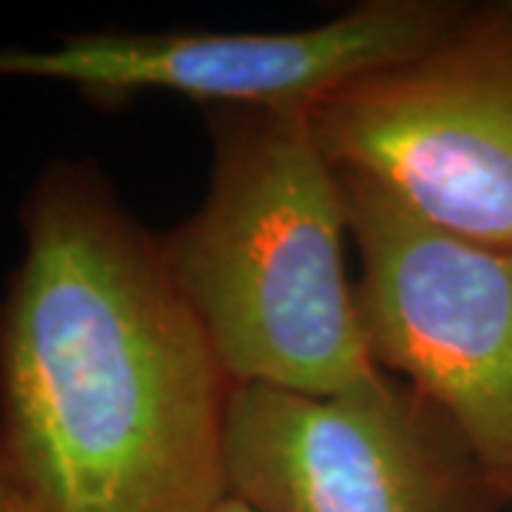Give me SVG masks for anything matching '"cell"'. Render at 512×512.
<instances>
[{
	"label": "cell",
	"mask_w": 512,
	"mask_h": 512,
	"mask_svg": "<svg viewBox=\"0 0 512 512\" xmlns=\"http://www.w3.org/2000/svg\"><path fill=\"white\" fill-rule=\"evenodd\" d=\"M0 299V467L37 512H214L234 390L160 237L80 160L20 208Z\"/></svg>",
	"instance_id": "1"
},
{
	"label": "cell",
	"mask_w": 512,
	"mask_h": 512,
	"mask_svg": "<svg viewBox=\"0 0 512 512\" xmlns=\"http://www.w3.org/2000/svg\"><path fill=\"white\" fill-rule=\"evenodd\" d=\"M208 123V191L160 245L225 376L302 396L376 382L345 265V188L311 109H211Z\"/></svg>",
	"instance_id": "2"
},
{
	"label": "cell",
	"mask_w": 512,
	"mask_h": 512,
	"mask_svg": "<svg viewBox=\"0 0 512 512\" xmlns=\"http://www.w3.org/2000/svg\"><path fill=\"white\" fill-rule=\"evenodd\" d=\"M319 146L458 237L512 248V0L467 6L416 55L311 109Z\"/></svg>",
	"instance_id": "3"
},
{
	"label": "cell",
	"mask_w": 512,
	"mask_h": 512,
	"mask_svg": "<svg viewBox=\"0 0 512 512\" xmlns=\"http://www.w3.org/2000/svg\"><path fill=\"white\" fill-rule=\"evenodd\" d=\"M339 177L370 359L453 421L512 504V248L439 228L362 174Z\"/></svg>",
	"instance_id": "4"
},
{
	"label": "cell",
	"mask_w": 512,
	"mask_h": 512,
	"mask_svg": "<svg viewBox=\"0 0 512 512\" xmlns=\"http://www.w3.org/2000/svg\"><path fill=\"white\" fill-rule=\"evenodd\" d=\"M225 493L254 512H498L453 421L393 376L336 396L234 384Z\"/></svg>",
	"instance_id": "5"
},
{
	"label": "cell",
	"mask_w": 512,
	"mask_h": 512,
	"mask_svg": "<svg viewBox=\"0 0 512 512\" xmlns=\"http://www.w3.org/2000/svg\"><path fill=\"white\" fill-rule=\"evenodd\" d=\"M453 0H367L291 32H80L46 49L0 46V77L74 86L92 103L180 94L211 109H313L345 83L430 46Z\"/></svg>",
	"instance_id": "6"
},
{
	"label": "cell",
	"mask_w": 512,
	"mask_h": 512,
	"mask_svg": "<svg viewBox=\"0 0 512 512\" xmlns=\"http://www.w3.org/2000/svg\"><path fill=\"white\" fill-rule=\"evenodd\" d=\"M0 512H37V507L23 495L18 484L6 476V470L0 467Z\"/></svg>",
	"instance_id": "7"
},
{
	"label": "cell",
	"mask_w": 512,
	"mask_h": 512,
	"mask_svg": "<svg viewBox=\"0 0 512 512\" xmlns=\"http://www.w3.org/2000/svg\"><path fill=\"white\" fill-rule=\"evenodd\" d=\"M214 512H254V510H248L245 504H239L237 498H231V495H225L222 498L220 504H217V510Z\"/></svg>",
	"instance_id": "8"
}]
</instances>
